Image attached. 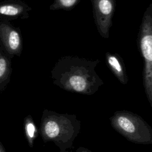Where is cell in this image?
<instances>
[{
  "label": "cell",
  "mask_w": 152,
  "mask_h": 152,
  "mask_svg": "<svg viewBox=\"0 0 152 152\" xmlns=\"http://www.w3.org/2000/svg\"><path fill=\"white\" fill-rule=\"evenodd\" d=\"M0 44L12 58L20 56L23 51V38L20 28L10 21H0Z\"/></svg>",
  "instance_id": "cell-6"
},
{
  "label": "cell",
  "mask_w": 152,
  "mask_h": 152,
  "mask_svg": "<svg viewBox=\"0 0 152 152\" xmlns=\"http://www.w3.org/2000/svg\"><path fill=\"white\" fill-rule=\"evenodd\" d=\"M137 46L144 61L143 86L152 107V3L144 13L138 34Z\"/></svg>",
  "instance_id": "cell-4"
},
{
  "label": "cell",
  "mask_w": 152,
  "mask_h": 152,
  "mask_svg": "<svg viewBox=\"0 0 152 152\" xmlns=\"http://www.w3.org/2000/svg\"><path fill=\"white\" fill-rule=\"evenodd\" d=\"M76 152H92V151L86 147H79L78 148H77Z\"/></svg>",
  "instance_id": "cell-12"
},
{
  "label": "cell",
  "mask_w": 152,
  "mask_h": 152,
  "mask_svg": "<svg viewBox=\"0 0 152 152\" xmlns=\"http://www.w3.org/2000/svg\"><path fill=\"white\" fill-rule=\"evenodd\" d=\"M109 121L112 128L128 141L135 144H152V128L140 115L125 110H118Z\"/></svg>",
  "instance_id": "cell-3"
},
{
  "label": "cell",
  "mask_w": 152,
  "mask_h": 152,
  "mask_svg": "<svg viewBox=\"0 0 152 152\" xmlns=\"http://www.w3.org/2000/svg\"><path fill=\"white\" fill-rule=\"evenodd\" d=\"M106 65L122 84H126L128 77L123 59L117 53L106 52L105 54Z\"/></svg>",
  "instance_id": "cell-8"
},
{
  "label": "cell",
  "mask_w": 152,
  "mask_h": 152,
  "mask_svg": "<svg viewBox=\"0 0 152 152\" xmlns=\"http://www.w3.org/2000/svg\"><path fill=\"white\" fill-rule=\"evenodd\" d=\"M81 130V121L76 115L59 113L45 109L42 112L39 134L45 143L53 142L60 152H67Z\"/></svg>",
  "instance_id": "cell-2"
},
{
  "label": "cell",
  "mask_w": 152,
  "mask_h": 152,
  "mask_svg": "<svg viewBox=\"0 0 152 152\" xmlns=\"http://www.w3.org/2000/svg\"><path fill=\"white\" fill-rule=\"evenodd\" d=\"M31 8L20 0H6L0 2V21L27 19Z\"/></svg>",
  "instance_id": "cell-7"
},
{
  "label": "cell",
  "mask_w": 152,
  "mask_h": 152,
  "mask_svg": "<svg viewBox=\"0 0 152 152\" xmlns=\"http://www.w3.org/2000/svg\"><path fill=\"white\" fill-rule=\"evenodd\" d=\"M0 152H7L4 147V145L1 142V141H0Z\"/></svg>",
  "instance_id": "cell-13"
},
{
  "label": "cell",
  "mask_w": 152,
  "mask_h": 152,
  "mask_svg": "<svg viewBox=\"0 0 152 152\" xmlns=\"http://www.w3.org/2000/svg\"><path fill=\"white\" fill-rule=\"evenodd\" d=\"M81 0H53V3L50 5L49 10L55 11L62 10L71 11L74 8Z\"/></svg>",
  "instance_id": "cell-11"
},
{
  "label": "cell",
  "mask_w": 152,
  "mask_h": 152,
  "mask_svg": "<svg viewBox=\"0 0 152 152\" xmlns=\"http://www.w3.org/2000/svg\"><path fill=\"white\" fill-rule=\"evenodd\" d=\"M100 61L74 55L60 58L51 70L53 83L67 91L93 95L104 84L96 72Z\"/></svg>",
  "instance_id": "cell-1"
},
{
  "label": "cell",
  "mask_w": 152,
  "mask_h": 152,
  "mask_svg": "<svg viewBox=\"0 0 152 152\" xmlns=\"http://www.w3.org/2000/svg\"><path fill=\"white\" fill-rule=\"evenodd\" d=\"M23 127L26 139L29 147L32 148L34 145V140L38 137L39 132L33 118L30 115H28L25 117L23 122Z\"/></svg>",
  "instance_id": "cell-10"
},
{
  "label": "cell",
  "mask_w": 152,
  "mask_h": 152,
  "mask_svg": "<svg viewBox=\"0 0 152 152\" xmlns=\"http://www.w3.org/2000/svg\"><path fill=\"white\" fill-rule=\"evenodd\" d=\"M95 25L100 35L109 38V31L112 26V18L116 9V0H90Z\"/></svg>",
  "instance_id": "cell-5"
},
{
  "label": "cell",
  "mask_w": 152,
  "mask_h": 152,
  "mask_svg": "<svg viewBox=\"0 0 152 152\" xmlns=\"http://www.w3.org/2000/svg\"><path fill=\"white\" fill-rule=\"evenodd\" d=\"M12 59L0 44V92L4 91L10 82Z\"/></svg>",
  "instance_id": "cell-9"
}]
</instances>
